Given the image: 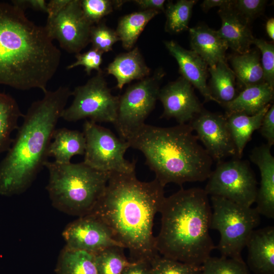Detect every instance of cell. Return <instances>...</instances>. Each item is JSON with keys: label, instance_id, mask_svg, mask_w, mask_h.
<instances>
[{"label": "cell", "instance_id": "cell-14", "mask_svg": "<svg viewBox=\"0 0 274 274\" xmlns=\"http://www.w3.org/2000/svg\"><path fill=\"white\" fill-rule=\"evenodd\" d=\"M62 236L65 247L92 254L112 246L123 247L114 239L101 221L89 214L79 217L68 224Z\"/></svg>", "mask_w": 274, "mask_h": 274}, {"label": "cell", "instance_id": "cell-44", "mask_svg": "<svg viewBox=\"0 0 274 274\" xmlns=\"http://www.w3.org/2000/svg\"><path fill=\"white\" fill-rule=\"evenodd\" d=\"M230 0H204L201 4V7L204 11H208L210 9L219 7L221 8L230 3Z\"/></svg>", "mask_w": 274, "mask_h": 274}, {"label": "cell", "instance_id": "cell-27", "mask_svg": "<svg viewBox=\"0 0 274 274\" xmlns=\"http://www.w3.org/2000/svg\"><path fill=\"white\" fill-rule=\"evenodd\" d=\"M159 13L154 10H142L120 18L115 31L122 47L127 50H131L147 24Z\"/></svg>", "mask_w": 274, "mask_h": 274}, {"label": "cell", "instance_id": "cell-33", "mask_svg": "<svg viewBox=\"0 0 274 274\" xmlns=\"http://www.w3.org/2000/svg\"><path fill=\"white\" fill-rule=\"evenodd\" d=\"M152 274H200L201 265L186 263L158 254L150 262Z\"/></svg>", "mask_w": 274, "mask_h": 274}, {"label": "cell", "instance_id": "cell-32", "mask_svg": "<svg viewBox=\"0 0 274 274\" xmlns=\"http://www.w3.org/2000/svg\"><path fill=\"white\" fill-rule=\"evenodd\" d=\"M201 274H250L246 263L243 260L221 256L211 257L202 264Z\"/></svg>", "mask_w": 274, "mask_h": 274}, {"label": "cell", "instance_id": "cell-2", "mask_svg": "<svg viewBox=\"0 0 274 274\" xmlns=\"http://www.w3.org/2000/svg\"><path fill=\"white\" fill-rule=\"evenodd\" d=\"M60 58L45 26L30 21L12 4L0 2V84L45 92Z\"/></svg>", "mask_w": 274, "mask_h": 274}, {"label": "cell", "instance_id": "cell-28", "mask_svg": "<svg viewBox=\"0 0 274 274\" xmlns=\"http://www.w3.org/2000/svg\"><path fill=\"white\" fill-rule=\"evenodd\" d=\"M58 274H98L92 253L65 247L57 265Z\"/></svg>", "mask_w": 274, "mask_h": 274}, {"label": "cell", "instance_id": "cell-24", "mask_svg": "<svg viewBox=\"0 0 274 274\" xmlns=\"http://www.w3.org/2000/svg\"><path fill=\"white\" fill-rule=\"evenodd\" d=\"M270 106V104H268L258 113L251 116L241 113L225 114L236 147L237 158H241L245 146L253 132L260 128L262 119Z\"/></svg>", "mask_w": 274, "mask_h": 274}, {"label": "cell", "instance_id": "cell-38", "mask_svg": "<svg viewBox=\"0 0 274 274\" xmlns=\"http://www.w3.org/2000/svg\"><path fill=\"white\" fill-rule=\"evenodd\" d=\"M266 2L264 0H237L232 1V5L242 15L250 21L262 12Z\"/></svg>", "mask_w": 274, "mask_h": 274}, {"label": "cell", "instance_id": "cell-19", "mask_svg": "<svg viewBox=\"0 0 274 274\" xmlns=\"http://www.w3.org/2000/svg\"><path fill=\"white\" fill-rule=\"evenodd\" d=\"M246 265L255 274H274V227L254 230L246 245Z\"/></svg>", "mask_w": 274, "mask_h": 274}, {"label": "cell", "instance_id": "cell-31", "mask_svg": "<svg viewBox=\"0 0 274 274\" xmlns=\"http://www.w3.org/2000/svg\"><path fill=\"white\" fill-rule=\"evenodd\" d=\"M124 249L112 246L94 253L98 274H122L131 263L125 256Z\"/></svg>", "mask_w": 274, "mask_h": 274}, {"label": "cell", "instance_id": "cell-13", "mask_svg": "<svg viewBox=\"0 0 274 274\" xmlns=\"http://www.w3.org/2000/svg\"><path fill=\"white\" fill-rule=\"evenodd\" d=\"M209 155L217 163L237 151L225 115L203 110L189 123Z\"/></svg>", "mask_w": 274, "mask_h": 274}, {"label": "cell", "instance_id": "cell-43", "mask_svg": "<svg viewBox=\"0 0 274 274\" xmlns=\"http://www.w3.org/2000/svg\"><path fill=\"white\" fill-rule=\"evenodd\" d=\"M142 10H154L159 12L165 11V0H135L133 1Z\"/></svg>", "mask_w": 274, "mask_h": 274}, {"label": "cell", "instance_id": "cell-5", "mask_svg": "<svg viewBox=\"0 0 274 274\" xmlns=\"http://www.w3.org/2000/svg\"><path fill=\"white\" fill-rule=\"evenodd\" d=\"M155 247L161 256L201 265L215 247L210 236L211 207L204 189L181 188L165 197Z\"/></svg>", "mask_w": 274, "mask_h": 274}, {"label": "cell", "instance_id": "cell-36", "mask_svg": "<svg viewBox=\"0 0 274 274\" xmlns=\"http://www.w3.org/2000/svg\"><path fill=\"white\" fill-rule=\"evenodd\" d=\"M253 44L261 53V64L264 82L274 89V46L263 39L256 38Z\"/></svg>", "mask_w": 274, "mask_h": 274}, {"label": "cell", "instance_id": "cell-7", "mask_svg": "<svg viewBox=\"0 0 274 274\" xmlns=\"http://www.w3.org/2000/svg\"><path fill=\"white\" fill-rule=\"evenodd\" d=\"M213 211L210 229L220 234L217 248L221 256L243 260L242 252L260 223L255 208L246 207L219 196H211Z\"/></svg>", "mask_w": 274, "mask_h": 274}, {"label": "cell", "instance_id": "cell-37", "mask_svg": "<svg viewBox=\"0 0 274 274\" xmlns=\"http://www.w3.org/2000/svg\"><path fill=\"white\" fill-rule=\"evenodd\" d=\"M103 53L96 49L91 48L83 53H78L75 55L76 61L66 66V69L71 70L78 66H83L88 75L91 74L93 70L97 73L102 72L100 65L102 61Z\"/></svg>", "mask_w": 274, "mask_h": 274}, {"label": "cell", "instance_id": "cell-10", "mask_svg": "<svg viewBox=\"0 0 274 274\" xmlns=\"http://www.w3.org/2000/svg\"><path fill=\"white\" fill-rule=\"evenodd\" d=\"M74 100L63 111L61 118L68 122L88 118L95 123L116 120L119 96L111 93L103 72L97 73L87 82L75 88Z\"/></svg>", "mask_w": 274, "mask_h": 274}, {"label": "cell", "instance_id": "cell-9", "mask_svg": "<svg viewBox=\"0 0 274 274\" xmlns=\"http://www.w3.org/2000/svg\"><path fill=\"white\" fill-rule=\"evenodd\" d=\"M83 132L86 141L83 161L90 167L103 172H135V161L124 158L128 143L118 138L111 130L86 119Z\"/></svg>", "mask_w": 274, "mask_h": 274}, {"label": "cell", "instance_id": "cell-23", "mask_svg": "<svg viewBox=\"0 0 274 274\" xmlns=\"http://www.w3.org/2000/svg\"><path fill=\"white\" fill-rule=\"evenodd\" d=\"M48 149V156L60 163L71 162L77 155L84 154L86 141L83 132L66 128L56 129Z\"/></svg>", "mask_w": 274, "mask_h": 274}, {"label": "cell", "instance_id": "cell-45", "mask_svg": "<svg viewBox=\"0 0 274 274\" xmlns=\"http://www.w3.org/2000/svg\"><path fill=\"white\" fill-rule=\"evenodd\" d=\"M266 31L269 37L272 40H274V19L271 18L267 20L265 26Z\"/></svg>", "mask_w": 274, "mask_h": 274}, {"label": "cell", "instance_id": "cell-40", "mask_svg": "<svg viewBox=\"0 0 274 274\" xmlns=\"http://www.w3.org/2000/svg\"><path fill=\"white\" fill-rule=\"evenodd\" d=\"M12 4L25 11L26 9L30 8L34 10L47 12V3L45 0H15Z\"/></svg>", "mask_w": 274, "mask_h": 274}, {"label": "cell", "instance_id": "cell-34", "mask_svg": "<svg viewBox=\"0 0 274 274\" xmlns=\"http://www.w3.org/2000/svg\"><path fill=\"white\" fill-rule=\"evenodd\" d=\"M125 1L82 0V10L86 19L92 24L101 22L106 16L111 13L114 9L121 7Z\"/></svg>", "mask_w": 274, "mask_h": 274}, {"label": "cell", "instance_id": "cell-15", "mask_svg": "<svg viewBox=\"0 0 274 274\" xmlns=\"http://www.w3.org/2000/svg\"><path fill=\"white\" fill-rule=\"evenodd\" d=\"M158 99L163 107L161 117L174 118L179 124L189 123L203 110L192 85L182 77L160 88Z\"/></svg>", "mask_w": 274, "mask_h": 274}, {"label": "cell", "instance_id": "cell-8", "mask_svg": "<svg viewBox=\"0 0 274 274\" xmlns=\"http://www.w3.org/2000/svg\"><path fill=\"white\" fill-rule=\"evenodd\" d=\"M164 75L162 68H158L153 75L130 85L119 96L113 125L120 138L126 141L145 124V120L155 108Z\"/></svg>", "mask_w": 274, "mask_h": 274}, {"label": "cell", "instance_id": "cell-39", "mask_svg": "<svg viewBox=\"0 0 274 274\" xmlns=\"http://www.w3.org/2000/svg\"><path fill=\"white\" fill-rule=\"evenodd\" d=\"M262 136L266 140L269 147L274 144V105H271L265 113L260 128Z\"/></svg>", "mask_w": 274, "mask_h": 274}, {"label": "cell", "instance_id": "cell-25", "mask_svg": "<svg viewBox=\"0 0 274 274\" xmlns=\"http://www.w3.org/2000/svg\"><path fill=\"white\" fill-rule=\"evenodd\" d=\"M257 50L237 54L231 58L233 72L244 89L264 83L263 71Z\"/></svg>", "mask_w": 274, "mask_h": 274}, {"label": "cell", "instance_id": "cell-16", "mask_svg": "<svg viewBox=\"0 0 274 274\" xmlns=\"http://www.w3.org/2000/svg\"><path fill=\"white\" fill-rule=\"evenodd\" d=\"M164 43L177 60L182 77L199 90L205 101L216 102L207 83L209 71L206 62L194 51L185 49L175 41H166Z\"/></svg>", "mask_w": 274, "mask_h": 274}, {"label": "cell", "instance_id": "cell-1", "mask_svg": "<svg viewBox=\"0 0 274 274\" xmlns=\"http://www.w3.org/2000/svg\"><path fill=\"white\" fill-rule=\"evenodd\" d=\"M165 198L164 187L156 179L143 182L135 172L111 173L102 194L89 214L101 221L114 239L128 250L130 262L150 263L159 254L153 227Z\"/></svg>", "mask_w": 274, "mask_h": 274}, {"label": "cell", "instance_id": "cell-12", "mask_svg": "<svg viewBox=\"0 0 274 274\" xmlns=\"http://www.w3.org/2000/svg\"><path fill=\"white\" fill-rule=\"evenodd\" d=\"M93 26L84 16L80 0L68 4L45 26L49 36L56 40L61 48L70 53L78 54L90 43Z\"/></svg>", "mask_w": 274, "mask_h": 274}, {"label": "cell", "instance_id": "cell-17", "mask_svg": "<svg viewBox=\"0 0 274 274\" xmlns=\"http://www.w3.org/2000/svg\"><path fill=\"white\" fill-rule=\"evenodd\" d=\"M271 147L262 145L255 147L250 155L251 160L258 167L261 176L255 208L260 215L274 218V157Z\"/></svg>", "mask_w": 274, "mask_h": 274}, {"label": "cell", "instance_id": "cell-20", "mask_svg": "<svg viewBox=\"0 0 274 274\" xmlns=\"http://www.w3.org/2000/svg\"><path fill=\"white\" fill-rule=\"evenodd\" d=\"M192 50L196 53L209 65L215 66L226 61L228 46L215 30L207 25H199L189 29Z\"/></svg>", "mask_w": 274, "mask_h": 274}, {"label": "cell", "instance_id": "cell-46", "mask_svg": "<svg viewBox=\"0 0 274 274\" xmlns=\"http://www.w3.org/2000/svg\"><path fill=\"white\" fill-rule=\"evenodd\" d=\"M200 274H201V273Z\"/></svg>", "mask_w": 274, "mask_h": 274}, {"label": "cell", "instance_id": "cell-41", "mask_svg": "<svg viewBox=\"0 0 274 274\" xmlns=\"http://www.w3.org/2000/svg\"><path fill=\"white\" fill-rule=\"evenodd\" d=\"M122 274H152L150 263L146 261L131 262Z\"/></svg>", "mask_w": 274, "mask_h": 274}, {"label": "cell", "instance_id": "cell-21", "mask_svg": "<svg viewBox=\"0 0 274 274\" xmlns=\"http://www.w3.org/2000/svg\"><path fill=\"white\" fill-rule=\"evenodd\" d=\"M107 73L116 79L118 89L134 80L149 77L150 68L146 64L138 47L118 55L106 68Z\"/></svg>", "mask_w": 274, "mask_h": 274}, {"label": "cell", "instance_id": "cell-22", "mask_svg": "<svg viewBox=\"0 0 274 274\" xmlns=\"http://www.w3.org/2000/svg\"><path fill=\"white\" fill-rule=\"evenodd\" d=\"M273 98V88L265 82L247 87L233 100L223 105L225 115L241 113L254 115L269 104Z\"/></svg>", "mask_w": 274, "mask_h": 274}, {"label": "cell", "instance_id": "cell-26", "mask_svg": "<svg viewBox=\"0 0 274 274\" xmlns=\"http://www.w3.org/2000/svg\"><path fill=\"white\" fill-rule=\"evenodd\" d=\"M211 78L208 85L210 93L216 102L223 106L231 101L237 96L235 76L226 61L220 62L213 67H209Z\"/></svg>", "mask_w": 274, "mask_h": 274}, {"label": "cell", "instance_id": "cell-11", "mask_svg": "<svg viewBox=\"0 0 274 274\" xmlns=\"http://www.w3.org/2000/svg\"><path fill=\"white\" fill-rule=\"evenodd\" d=\"M208 179L204 190L208 195L246 207H251L255 201L257 182L248 161L237 158L219 162Z\"/></svg>", "mask_w": 274, "mask_h": 274}, {"label": "cell", "instance_id": "cell-42", "mask_svg": "<svg viewBox=\"0 0 274 274\" xmlns=\"http://www.w3.org/2000/svg\"><path fill=\"white\" fill-rule=\"evenodd\" d=\"M70 0H51L47 3V22L50 21L68 4Z\"/></svg>", "mask_w": 274, "mask_h": 274}, {"label": "cell", "instance_id": "cell-3", "mask_svg": "<svg viewBox=\"0 0 274 274\" xmlns=\"http://www.w3.org/2000/svg\"><path fill=\"white\" fill-rule=\"evenodd\" d=\"M23 115L16 138L0 163V194L25 191L48 161V149L72 91L66 86L47 90Z\"/></svg>", "mask_w": 274, "mask_h": 274}, {"label": "cell", "instance_id": "cell-29", "mask_svg": "<svg viewBox=\"0 0 274 274\" xmlns=\"http://www.w3.org/2000/svg\"><path fill=\"white\" fill-rule=\"evenodd\" d=\"M23 115L13 98L0 92V154L10 148L13 142L11 134Z\"/></svg>", "mask_w": 274, "mask_h": 274}, {"label": "cell", "instance_id": "cell-35", "mask_svg": "<svg viewBox=\"0 0 274 274\" xmlns=\"http://www.w3.org/2000/svg\"><path fill=\"white\" fill-rule=\"evenodd\" d=\"M120 39L116 31L107 26L104 22L93 25L91 28L90 43L92 48L102 53L109 52Z\"/></svg>", "mask_w": 274, "mask_h": 274}, {"label": "cell", "instance_id": "cell-6", "mask_svg": "<svg viewBox=\"0 0 274 274\" xmlns=\"http://www.w3.org/2000/svg\"><path fill=\"white\" fill-rule=\"evenodd\" d=\"M49 178L46 189L53 206L79 217L89 214L102 194L111 173L85 164L47 161Z\"/></svg>", "mask_w": 274, "mask_h": 274}, {"label": "cell", "instance_id": "cell-4", "mask_svg": "<svg viewBox=\"0 0 274 274\" xmlns=\"http://www.w3.org/2000/svg\"><path fill=\"white\" fill-rule=\"evenodd\" d=\"M189 124L162 127L145 124L127 139L140 151L146 164L164 187L169 183L203 182L212 169L213 159L199 143Z\"/></svg>", "mask_w": 274, "mask_h": 274}, {"label": "cell", "instance_id": "cell-30", "mask_svg": "<svg viewBox=\"0 0 274 274\" xmlns=\"http://www.w3.org/2000/svg\"><path fill=\"white\" fill-rule=\"evenodd\" d=\"M195 0H179L175 3L168 1L164 13L166 16L165 31L178 33L186 30L190 20Z\"/></svg>", "mask_w": 274, "mask_h": 274}, {"label": "cell", "instance_id": "cell-18", "mask_svg": "<svg viewBox=\"0 0 274 274\" xmlns=\"http://www.w3.org/2000/svg\"><path fill=\"white\" fill-rule=\"evenodd\" d=\"M232 2L220 8L218 14L221 19V28L217 30L219 36L237 54L248 52L254 38L250 20L242 15L233 6Z\"/></svg>", "mask_w": 274, "mask_h": 274}]
</instances>
